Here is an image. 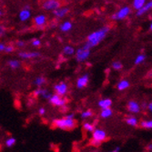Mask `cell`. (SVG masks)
Here are the masks:
<instances>
[{"mask_svg": "<svg viewBox=\"0 0 152 152\" xmlns=\"http://www.w3.org/2000/svg\"><path fill=\"white\" fill-rule=\"evenodd\" d=\"M109 31V27L108 26H103L102 28L96 30L93 33H91L88 37V42L85 44L88 48H91L96 45H99L100 43V41L103 40Z\"/></svg>", "mask_w": 152, "mask_h": 152, "instance_id": "6da1fadb", "label": "cell"}, {"mask_svg": "<svg viewBox=\"0 0 152 152\" xmlns=\"http://www.w3.org/2000/svg\"><path fill=\"white\" fill-rule=\"evenodd\" d=\"M54 126L62 130H69V129H73L76 127V121L75 119H70L67 118L66 117L62 118H57L53 121Z\"/></svg>", "mask_w": 152, "mask_h": 152, "instance_id": "7a4b0ae2", "label": "cell"}, {"mask_svg": "<svg viewBox=\"0 0 152 152\" xmlns=\"http://www.w3.org/2000/svg\"><path fill=\"white\" fill-rule=\"evenodd\" d=\"M75 56H76V59L77 62H79V63L84 62L90 56V48H88L86 45H84L82 48H78L76 51Z\"/></svg>", "mask_w": 152, "mask_h": 152, "instance_id": "3957f363", "label": "cell"}, {"mask_svg": "<svg viewBox=\"0 0 152 152\" xmlns=\"http://www.w3.org/2000/svg\"><path fill=\"white\" fill-rule=\"evenodd\" d=\"M129 14H130V7H124L120 8L117 13H115L114 15H112L111 18L114 20L123 19V18H126Z\"/></svg>", "mask_w": 152, "mask_h": 152, "instance_id": "277c9868", "label": "cell"}, {"mask_svg": "<svg viewBox=\"0 0 152 152\" xmlns=\"http://www.w3.org/2000/svg\"><path fill=\"white\" fill-rule=\"evenodd\" d=\"M42 7L47 11L53 12L60 7V2L57 1V0H47V1L43 2Z\"/></svg>", "mask_w": 152, "mask_h": 152, "instance_id": "5b68a950", "label": "cell"}, {"mask_svg": "<svg viewBox=\"0 0 152 152\" xmlns=\"http://www.w3.org/2000/svg\"><path fill=\"white\" fill-rule=\"evenodd\" d=\"M67 89H68L67 85H66V83L64 82V81H60V82L57 83V84L54 86L55 92H56L57 95H58L60 96H65L67 93Z\"/></svg>", "mask_w": 152, "mask_h": 152, "instance_id": "8992f818", "label": "cell"}, {"mask_svg": "<svg viewBox=\"0 0 152 152\" xmlns=\"http://www.w3.org/2000/svg\"><path fill=\"white\" fill-rule=\"evenodd\" d=\"M48 101L51 105H53L55 107H64L66 105V99L57 94H53Z\"/></svg>", "mask_w": 152, "mask_h": 152, "instance_id": "52a82bcc", "label": "cell"}, {"mask_svg": "<svg viewBox=\"0 0 152 152\" xmlns=\"http://www.w3.org/2000/svg\"><path fill=\"white\" fill-rule=\"evenodd\" d=\"M107 137V134L103 129H95V130L92 132V140H96L98 142H102L103 140H106Z\"/></svg>", "mask_w": 152, "mask_h": 152, "instance_id": "ba28073f", "label": "cell"}, {"mask_svg": "<svg viewBox=\"0 0 152 152\" xmlns=\"http://www.w3.org/2000/svg\"><path fill=\"white\" fill-rule=\"evenodd\" d=\"M19 20L21 22H26L28 20L31 18V9H30V6L26 5L24 7V8L19 12Z\"/></svg>", "mask_w": 152, "mask_h": 152, "instance_id": "9c48e42d", "label": "cell"}, {"mask_svg": "<svg viewBox=\"0 0 152 152\" xmlns=\"http://www.w3.org/2000/svg\"><path fill=\"white\" fill-rule=\"evenodd\" d=\"M18 57L21 58L22 59H31V58H37L41 56L39 52H26V51H21L18 52Z\"/></svg>", "mask_w": 152, "mask_h": 152, "instance_id": "30bf717a", "label": "cell"}, {"mask_svg": "<svg viewBox=\"0 0 152 152\" xmlns=\"http://www.w3.org/2000/svg\"><path fill=\"white\" fill-rule=\"evenodd\" d=\"M68 12H69V7H59V8L56 9L55 11H53L52 14L57 18H63L64 17H66L67 15Z\"/></svg>", "mask_w": 152, "mask_h": 152, "instance_id": "8fae6325", "label": "cell"}, {"mask_svg": "<svg viewBox=\"0 0 152 152\" xmlns=\"http://www.w3.org/2000/svg\"><path fill=\"white\" fill-rule=\"evenodd\" d=\"M88 81H89V77L87 74L79 77L77 78V88H83L87 87Z\"/></svg>", "mask_w": 152, "mask_h": 152, "instance_id": "7c38bea8", "label": "cell"}, {"mask_svg": "<svg viewBox=\"0 0 152 152\" xmlns=\"http://www.w3.org/2000/svg\"><path fill=\"white\" fill-rule=\"evenodd\" d=\"M34 23L37 26H43L47 23V17L43 14H40L34 18Z\"/></svg>", "mask_w": 152, "mask_h": 152, "instance_id": "4fadbf2b", "label": "cell"}, {"mask_svg": "<svg viewBox=\"0 0 152 152\" xmlns=\"http://www.w3.org/2000/svg\"><path fill=\"white\" fill-rule=\"evenodd\" d=\"M128 109L131 113H139L140 111V106L136 101H130L128 105Z\"/></svg>", "mask_w": 152, "mask_h": 152, "instance_id": "5bb4252c", "label": "cell"}, {"mask_svg": "<svg viewBox=\"0 0 152 152\" xmlns=\"http://www.w3.org/2000/svg\"><path fill=\"white\" fill-rule=\"evenodd\" d=\"M99 107H101L102 109H106V108H110V106L112 105V100L110 99H104L99 101Z\"/></svg>", "mask_w": 152, "mask_h": 152, "instance_id": "9a60e30c", "label": "cell"}, {"mask_svg": "<svg viewBox=\"0 0 152 152\" xmlns=\"http://www.w3.org/2000/svg\"><path fill=\"white\" fill-rule=\"evenodd\" d=\"M72 28V23L70 21H65L59 26V29L62 32H68Z\"/></svg>", "mask_w": 152, "mask_h": 152, "instance_id": "2e32d148", "label": "cell"}, {"mask_svg": "<svg viewBox=\"0 0 152 152\" xmlns=\"http://www.w3.org/2000/svg\"><path fill=\"white\" fill-rule=\"evenodd\" d=\"M7 65L11 69H18V68L20 67L21 63H20V61H18L17 59H12L7 62Z\"/></svg>", "mask_w": 152, "mask_h": 152, "instance_id": "e0dca14e", "label": "cell"}, {"mask_svg": "<svg viewBox=\"0 0 152 152\" xmlns=\"http://www.w3.org/2000/svg\"><path fill=\"white\" fill-rule=\"evenodd\" d=\"M151 8H152V1H150V2H148V3H147V4H146V6H144L141 9L137 10V16H141V15H143L144 13H146L147 11H148V10H149V9H151Z\"/></svg>", "mask_w": 152, "mask_h": 152, "instance_id": "ac0fdd59", "label": "cell"}, {"mask_svg": "<svg viewBox=\"0 0 152 152\" xmlns=\"http://www.w3.org/2000/svg\"><path fill=\"white\" fill-rule=\"evenodd\" d=\"M63 53L66 55V56H73V55L76 53V50L71 46H66L63 48Z\"/></svg>", "mask_w": 152, "mask_h": 152, "instance_id": "d6986e66", "label": "cell"}, {"mask_svg": "<svg viewBox=\"0 0 152 152\" xmlns=\"http://www.w3.org/2000/svg\"><path fill=\"white\" fill-rule=\"evenodd\" d=\"M145 4H146L145 0H135L133 2V7L137 10H140L145 6Z\"/></svg>", "mask_w": 152, "mask_h": 152, "instance_id": "ffe728a7", "label": "cell"}, {"mask_svg": "<svg viewBox=\"0 0 152 152\" xmlns=\"http://www.w3.org/2000/svg\"><path fill=\"white\" fill-rule=\"evenodd\" d=\"M129 87V82L128 80H121L118 84V90H124Z\"/></svg>", "mask_w": 152, "mask_h": 152, "instance_id": "44dd1931", "label": "cell"}, {"mask_svg": "<svg viewBox=\"0 0 152 152\" xmlns=\"http://www.w3.org/2000/svg\"><path fill=\"white\" fill-rule=\"evenodd\" d=\"M34 84L36 86H37L38 88H40L41 86L46 84V78L44 77H37L34 81Z\"/></svg>", "mask_w": 152, "mask_h": 152, "instance_id": "7402d4cb", "label": "cell"}, {"mask_svg": "<svg viewBox=\"0 0 152 152\" xmlns=\"http://www.w3.org/2000/svg\"><path fill=\"white\" fill-rule=\"evenodd\" d=\"M111 115H112V110H111V108L102 109L101 112H100V116L103 118H109Z\"/></svg>", "mask_w": 152, "mask_h": 152, "instance_id": "603a6c76", "label": "cell"}, {"mask_svg": "<svg viewBox=\"0 0 152 152\" xmlns=\"http://www.w3.org/2000/svg\"><path fill=\"white\" fill-rule=\"evenodd\" d=\"M83 129L88 132L92 133L95 130V125H93V124H91L89 122H85L84 124H83Z\"/></svg>", "mask_w": 152, "mask_h": 152, "instance_id": "cb8c5ba5", "label": "cell"}, {"mask_svg": "<svg viewBox=\"0 0 152 152\" xmlns=\"http://www.w3.org/2000/svg\"><path fill=\"white\" fill-rule=\"evenodd\" d=\"M51 96H52V93H51L48 89L42 88V92H41V95H40L41 98H43V99H45L49 100V99L51 98Z\"/></svg>", "mask_w": 152, "mask_h": 152, "instance_id": "d4e9b609", "label": "cell"}, {"mask_svg": "<svg viewBox=\"0 0 152 152\" xmlns=\"http://www.w3.org/2000/svg\"><path fill=\"white\" fill-rule=\"evenodd\" d=\"M16 143H17V140L15 139V137H8V139H7V140H6V142H5V144H6V146H7V148H11V147H13V146H15Z\"/></svg>", "mask_w": 152, "mask_h": 152, "instance_id": "484cf974", "label": "cell"}, {"mask_svg": "<svg viewBox=\"0 0 152 152\" xmlns=\"http://www.w3.org/2000/svg\"><path fill=\"white\" fill-rule=\"evenodd\" d=\"M92 115H93V112L91 111L90 109H88V110H86V111H83L80 114V117L83 119H86V118H88L92 117Z\"/></svg>", "mask_w": 152, "mask_h": 152, "instance_id": "4316f807", "label": "cell"}, {"mask_svg": "<svg viewBox=\"0 0 152 152\" xmlns=\"http://www.w3.org/2000/svg\"><path fill=\"white\" fill-rule=\"evenodd\" d=\"M126 122H127V124H129V126L135 127V126L137 125V118H134V117H129V118L126 119Z\"/></svg>", "mask_w": 152, "mask_h": 152, "instance_id": "83f0119b", "label": "cell"}, {"mask_svg": "<svg viewBox=\"0 0 152 152\" xmlns=\"http://www.w3.org/2000/svg\"><path fill=\"white\" fill-rule=\"evenodd\" d=\"M141 127L145 129H152V120H143L141 122Z\"/></svg>", "mask_w": 152, "mask_h": 152, "instance_id": "f1b7e54d", "label": "cell"}, {"mask_svg": "<svg viewBox=\"0 0 152 152\" xmlns=\"http://www.w3.org/2000/svg\"><path fill=\"white\" fill-rule=\"evenodd\" d=\"M145 58H146V56H145V55H139V56L137 57L136 60H135V64H136V65H139V64L142 63V62L145 60Z\"/></svg>", "mask_w": 152, "mask_h": 152, "instance_id": "f546056e", "label": "cell"}, {"mask_svg": "<svg viewBox=\"0 0 152 152\" xmlns=\"http://www.w3.org/2000/svg\"><path fill=\"white\" fill-rule=\"evenodd\" d=\"M31 45L33 47H36V48H38L41 46V40L38 39V38H33L31 40Z\"/></svg>", "mask_w": 152, "mask_h": 152, "instance_id": "4dcf8cb0", "label": "cell"}, {"mask_svg": "<svg viewBox=\"0 0 152 152\" xmlns=\"http://www.w3.org/2000/svg\"><path fill=\"white\" fill-rule=\"evenodd\" d=\"M122 64L120 63V62H118V61H116V62H114L113 64H112V67L114 68V69H116V70H120L121 68H122Z\"/></svg>", "mask_w": 152, "mask_h": 152, "instance_id": "1f68e13d", "label": "cell"}, {"mask_svg": "<svg viewBox=\"0 0 152 152\" xmlns=\"http://www.w3.org/2000/svg\"><path fill=\"white\" fill-rule=\"evenodd\" d=\"M14 50H15V48H14L13 46H11V45H9V46H7L6 47L5 52H7V53H12Z\"/></svg>", "mask_w": 152, "mask_h": 152, "instance_id": "d6a6232c", "label": "cell"}, {"mask_svg": "<svg viewBox=\"0 0 152 152\" xmlns=\"http://www.w3.org/2000/svg\"><path fill=\"white\" fill-rule=\"evenodd\" d=\"M6 33V28H5V26H1L0 25V37H3Z\"/></svg>", "mask_w": 152, "mask_h": 152, "instance_id": "836d02e7", "label": "cell"}, {"mask_svg": "<svg viewBox=\"0 0 152 152\" xmlns=\"http://www.w3.org/2000/svg\"><path fill=\"white\" fill-rule=\"evenodd\" d=\"M16 45L18 48H23V47H25V42H24V41L18 40V41H17V42H16Z\"/></svg>", "mask_w": 152, "mask_h": 152, "instance_id": "e575fe53", "label": "cell"}, {"mask_svg": "<svg viewBox=\"0 0 152 152\" xmlns=\"http://www.w3.org/2000/svg\"><path fill=\"white\" fill-rule=\"evenodd\" d=\"M45 113H46V109H45L44 107H40V108L38 109V114H39L40 116H44Z\"/></svg>", "mask_w": 152, "mask_h": 152, "instance_id": "d590c367", "label": "cell"}, {"mask_svg": "<svg viewBox=\"0 0 152 152\" xmlns=\"http://www.w3.org/2000/svg\"><path fill=\"white\" fill-rule=\"evenodd\" d=\"M90 143H91V145H92V146H96V147H98V146H99V145L101 144L100 142H98V141L93 140H91V142H90Z\"/></svg>", "mask_w": 152, "mask_h": 152, "instance_id": "8d00e7d4", "label": "cell"}, {"mask_svg": "<svg viewBox=\"0 0 152 152\" xmlns=\"http://www.w3.org/2000/svg\"><path fill=\"white\" fill-rule=\"evenodd\" d=\"M6 47H7V46H6L4 43H0V52H1V51H5Z\"/></svg>", "mask_w": 152, "mask_h": 152, "instance_id": "74e56055", "label": "cell"}, {"mask_svg": "<svg viewBox=\"0 0 152 152\" xmlns=\"http://www.w3.org/2000/svg\"><path fill=\"white\" fill-rule=\"evenodd\" d=\"M67 118H70V119H74V118H75V114L74 113H70V114H68V115H66V116Z\"/></svg>", "mask_w": 152, "mask_h": 152, "instance_id": "f35d334b", "label": "cell"}, {"mask_svg": "<svg viewBox=\"0 0 152 152\" xmlns=\"http://www.w3.org/2000/svg\"><path fill=\"white\" fill-rule=\"evenodd\" d=\"M148 108L149 109V111H150V112L152 113V102L148 104Z\"/></svg>", "mask_w": 152, "mask_h": 152, "instance_id": "ab89813d", "label": "cell"}, {"mask_svg": "<svg viewBox=\"0 0 152 152\" xmlns=\"http://www.w3.org/2000/svg\"><path fill=\"white\" fill-rule=\"evenodd\" d=\"M57 26H58L57 23H52V24H50V26L52 27V28H54V27H57Z\"/></svg>", "mask_w": 152, "mask_h": 152, "instance_id": "60d3db41", "label": "cell"}, {"mask_svg": "<svg viewBox=\"0 0 152 152\" xmlns=\"http://www.w3.org/2000/svg\"><path fill=\"white\" fill-rule=\"evenodd\" d=\"M147 77H149V78H152V70H150V71L148 72V74L147 75Z\"/></svg>", "mask_w": 152, "mask_h": 152, "instance_id": "b9f144b4", "label": "cell"}, {"mask_svg": "<svg viewBox=\"0 0 152 152\" xmlns=\"http://www.w3.org/2000/svg\"><path fill=\"white\" fill-rule=\"evenodd\" d=\"M119 149H120L119 148H116L115 149H113L112 151H109V152H118V151H119Z\"/></svg>", "mask_w": 152, "mask_h": 152, "instance_id": "7bdbcfd3", "label": "cell"}, {"mask_svg": "<svg viewBox=\"0 0 152 152\" xmlns=\"http://www.w3.org/2000/svg\"><path fill=\"white\" fill-rule=\"evenodd\" d=\"M148 148V150H151V149H152V144H149V145L148 146V148Z\"/></svg>", "mask_w": 152, "mask_h": 152, "instance_id": "ee69618b", "label": "cell"}, {"mask_svg": "<svg viewBox=\"0 0 152 152\" xmlns=\"http://www.w3.org/2000/svg\"><path fill=\"white\" fill-rule=\"evenodd\" d=\"M150 29L152 30V23H151V25H150Z\"/></svg>", "mask_w": 152, "mask_h": 152, "instance_id": "f6af8a7d", "label": "cell"}, {"mask_svg": "<svg viewBox=\"0 0 152 152\" xmlns=\"http://www.w3.org/2000/svg\"><path fill=\"white\" fill-rule=\"evenodd\" d=\"M2 16V12L1 11H0V17H1Z\"/></svg>", "mask_w": 152, "mask_h": 152, "instance_id": "bcb514c9", "label": "cell"}]
</instances>
